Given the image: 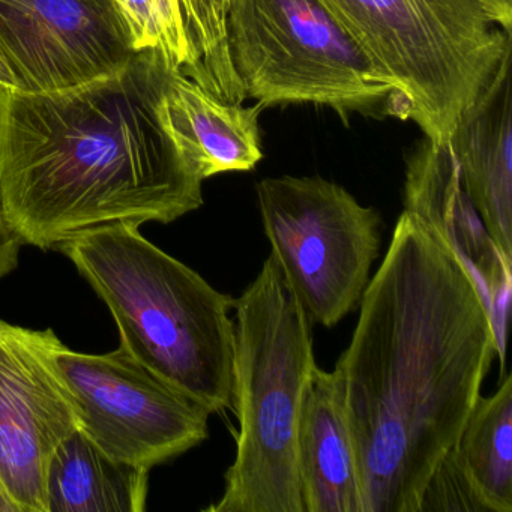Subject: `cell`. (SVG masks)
I'll return each instance as SVG.
<instances>
[{
	"label": "cell",
	"instance_id": "obj_13",
	"mask_svg": "<svg viewBox=\"0 0 512 512\" xmlns=\"http://www.w3.org/2000/svg\"><path fill=\"white\" fill-rule=\"evenodd\" d=\"M265 107L226 103L172 68L160 98V113L194 172L205 181L248 172L262 161L259 118Z\"/></svg>",
	"mask_w": 512,
	"mask_h": 512
},
{
	"label": "cell",
	"instance_id": "obj_12",
	"mask_svg": "<svg viewBox=\"0 0 512 512\" xmlns=\"http://www.w3.org/2000/svg\"><path fill=\"white\" fill-rule=\"evenodd\" d=\"M512 53L461 116L449 146L493 241L512 260Z\"/></svg>",
	"mask_w": 512,
	"mask_h": 512
},
{
	"label": "cell",
	"instance_id": "obj_14",
	"mask_svg": "<svg viewBox=\"0 0 512 512\" xmlns=\"http://www.w3.org/2000/svg\"><path fill=\"white\" fill-rule=\"evenodd\" d=\"M304 512H364L355 446L334 371L314 367L298 425Z\"/></svg>",
	"mask_w": 512,
	"mask_h": 512
},
{
	"label": "cell",
	"instance_id": "obj_8",
	"mask_svg": "<svg viewBox=\"0 0 512 512\" xmlns=\"http://www.w3.org/2000/svg\"><path fill=\"white\" fill-rule=\"evenodd\" d=\"M35 337L80 430L110 457L151 470L208 439L211 413L121 347L91 355L71 350L52 329Z\"/></svg>",
	"mask_w": 512,
	"mask_h": 512
},
{
	"label": "cell",
	"instance_id": "obj_5",
	"mask_svg": "<svg viewBox=\"0 0 512 512\" xmlns=\"http://www.w3.org/2000/svg\"><path fill=\"white\" fill-rule=\"evenodd\" d=\"M395 92V118L449 143L512 53V31L479 0H320Z\"/></svg>",
	"mask_w": 512,
	"mask_h": 512
},
{
	"label": "cell",
	"instance_id": "obj_4",
	"mask_svg": "<svg viewBox=\"0 0 512 512\" xmlns=\"http://www.w3.org/2000/svg\"><path fill=\"white\" fill-rule=\"evenodd\" d=\"M236 457L223 496L208 512H304L298 425L316 367L313 323L284 283L274 257L233 302Z\"/></svg>",
	"mask_w": 512,
	"mask_h": 512
},
{
	"label": "cell",
	"instance_id": "obj_9",
	"mask_svg": "<svg viewBox=\"0 0 512 512\" xmlns=\"http://www.w3.org/2000/svg\"><path fill=\"white\" fill-rule=\"evenodd\" d=\"M0 43L29 94L112 76L137 53L115 0H0Z\"/></svg>",
	"mask_w": 512,
	"mask_h": 512
},
{
	"label": "cell",
	"instance_id": "obj_2",
	"mask_svg": "<svg viewBox=\"0 0 512 512\" xmlns=\"http://www.w3.org/2000/svg\"><path fill=\"white\" fill-rule=\"evenodd\" d=\"M175 67L149 49L68 91L0 89V200L22 245L56 250L95 227L170 224L203 205V179L161 118Z\"/></svg>",
	"mask_w": 512,
	"mask_h": 512
},
{
	"label": "cell",
	"instance_id": "obj_18",
	"mask_svg": "<svg viewBox=\"0 0 512 512\" xmlns=\"http://www.w3.org/2000/svg\"><path fill=\"white\" fill-rule=\"evenodd\" d=\"M0 89L22 92V83L2 43H0Z\"/></svg>",
	"mask_w": 512,
	"mask_h": 512
},
{
	"label": "cell",
	"instance_id": "obj_6",
	"mask_svg": "<svg viewBox=\"0 0 512 512\" xmlns=\"http://www.w3.org/2000/svg\"><path fill=\"white\" fill-rule=\"evenodd\" d=\"M236 76L260 106L395 116V92L320 0H229Z\"/></svg>",
	"mask_w": 512,
	"mask_h": 512
},
{
	"label": "cell",
	"instance_id": "obj_16",
	"mask_svg": "<svg viewBox=\"0 0 512 512\" xmlns=\"http://www.w3.org/2000/svg\"><path fill=\"white\" fill-rule=\"evenodd\" d=\"M448 454L487 512H512V376L490 397L479 395Z\"/></svg>",
	"mask_w": 512,
	"mask_h": 512
},
{
	"label": "cell",
	"instance_id": "obj_7",
	"mask_svg": "<svg viewBox=\"0 0 512 512\" xmlns=\"http://www.w3.org/2000/svg\"><path fill=\"white\" fill-rule=\"evenodd\" d=\"M263 230L284 283L311 323L332 328L355 310L382 244V218L320 176L256 185Z\"/></svg>",
	"mask_w": 512,
	"mask_h": 512
},
{
	"label": "cell",
	"instance_id": "obj_10",
	"mask_svg": "<svg viewBox=\"0 0 512 512\" xmlns=\"http://www.w3.org/2000/svg\"><path fill=\"white\" fill-rule=\"evenodd\" d=\"M77 428L34 329L0 320V493L11 511L46 512L47 464Z\"/></svg>",
	"mask_w": 512,
	"mask_h": 512
},
{
	"label": "cell",
	"instance_id": "obj_19",
	"mask_svg": "<svg viewBox=\"0 0 512 512\" xmlns=\"http://www.w3.org/2000/svg\"><path fill=\"white\" fill-rule=\"evenodd\" d=\"M497 22L506 29H512V0H479Z\"/></svg>",
	"mask_w": 512,
	"mask_h": 512
},
{
	"label": "cell",
	"instance_id": "obj_15",
	"mask_svg": "<svg viewBox=\"0 0 512 512\" xmlns=\"http://www.w3.org/2000/svg\"><path fill=\"white\" fill-rule=\"evenodd\" d=\"M148 485L149 469L110 457L77 428L47 464L46 512H143Z\"/></svg>",
	"mask_w": 512,
	"mask_h": 512
},
{
	"label": "cell",
	"instance_id": "obj_17",
	"mask_svg": "<svg viewBox=\"0 0 512 512\" xmlns=\"http://www.w3.org/2000/svg\"><path fill=\"white\" fill-rule=\"evenodd\" d=\"M22 247V242L14 235L13 230L10 229L7 220H5L2 200H0V278L7 277L17 268L20 248Z\"/></svg>",
	"mask_w": 512,
	"mask_h": 512
},
{
	"label": "cell",
	"instance_id": "obj_11",
	"mask_svg": "<svg viewBox=\"0 0 512 512\" xmlns=\"http://www.w3.org/2000/svg\"><path fill=\"white\" fill-rule=\"evenodd\" d=\"M404 211L472 275L493 322L497 356L505 370L512 260L488 233L449 143L439 145L424 137L407 155Z\"/></svg>",
	"mask_w": 512,
	"mask_h": 512
},
{
	"label": "cell",
	"instance_id": "obj_3",
	"mask_svg": "<svg viewBox=\"0 0 512 512\" xmlns=\"http://www.w3.org/2000/svg\"><path fill=\"white\" fill-rule=\"evenodd\" d=\"M139 224L86 230L59 245L106 302L121 349L209 413L233 407L235 299L140 233Z\"/></svg>",
	"mask_w": 512,
	"mask_h": 512
},
{
	"label": "cell",
	"instance_id": "obj_1",
	"mask_svg": "<svg viewBox=\"0 0 512 512\" xmlns=\"http://www.w3.org/2000/svg\"><path fill=\"white\" fill-rule=\"evenodd\" d=\"M494 355L496 332L472 275L403 211L334 370L364 512H419Z\"/></svg>",
	"mask_w": 512,
	"mask_h": 512
}]
</instances>
